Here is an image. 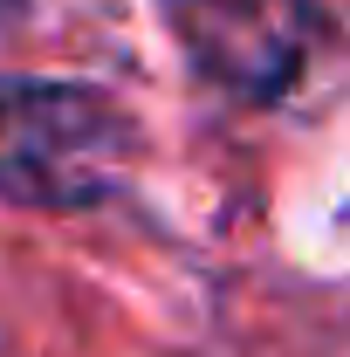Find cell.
I'll return each mask as SVG.
<instances>
[{"label": "cell", "instance_id": "6da1fadb", "mask_svg": "<svg viewBox=\"0 0 350 357\" xmlns=\"http://www.w3.org/2000/svg\"><path fill=\"white\" fill-rule=\"evenodd\" d=\"M131 158V124L83 83H0V199L14 206H96Z\"/></svg>", "mask_w": 350, "mask_h": 357}, {"label": "cell", "instance_id": "7a4b0ae2", "mask_svg": "<svg viewBox=\"0 0 350 357\" xmlns=\"http://www.w3.org/2000/svg\"><path fill=\"white\" fill-rule=\"evenodd\" d=\"M330 35V0H178V42L227 96L268 103Z\"/></svg>", "mask_w": 350, "mask_h": 357}]
</instances>
